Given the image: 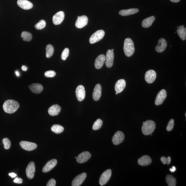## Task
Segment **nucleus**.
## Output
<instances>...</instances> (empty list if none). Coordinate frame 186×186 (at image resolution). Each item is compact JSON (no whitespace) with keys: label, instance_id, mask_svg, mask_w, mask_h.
<instances>
[{"label":"nucleus","instance_id":"1","mask_svg":"<svg viewBox=\"0 0 186 186\" xmlns=\"http://www.w3.org/2000/svg\"><path fill=\"white\" fill-rule=\"evenodd\" d=\"M19 103L13 100L6 101L3 105L4 110L6 113L12 114L16 112L19 107Z\"/></svg>","mask_w":186,"mask_h":186},{"label":"nucleus","instance_id":"2","mask_svg":"<svg viewBox=\"0 0 186 186\" xmlns=\"http://www.w3.org/2000/svg\"><path fill=\"white\" fill-rule=\"evenodd\" d=\"M143 124L142 131L145 135L148 136L153 133L156 127L155 123L153 121L148 120L143 122Z\"/></svg>","mask_w":186,"mask_h":186},{"label":"nucleus","instance_id":"3","mask_svg":"<svg viewBox=\"0 0 186 186\" xmlns=\"http://www.w3.org/2000/svg\"><path fill=\"white\" fill-rule=\"evenodd\" d=\"M124 50L125 55L127 57L133 56L135 51V48L133 40L130 38L125 39L124 44Z\"/></svg>","mask_w":186,"mask_h":186},{"label":"nucleus","instance_id":"4","mask_svg":"<svg viewBox=\"0 0 186 186\" xmlns=\"http://www.w3.org/2000/svg\"><path fill=\"white\" fill-rule=\"evenodd\" d=\"M104 35L105 32L104 30H100L96 31L90 38V43L93 44L100 41L104 37Z\"/></svg>","mask_w":186,"mask_h":186},{"label":"nucleus","instance_id":"5","mask_svg":"<svg viewBox=\"0 0 186 186\" xmlns=\"http://www.w3.org/2000/svg\"><path fill=\"white\" fill-rule=\"evenodd\" d=\"M112 175L111 170L109 169L106 170L101 176L99 179V183L101 185L103 186L106 184L110 179Z\"/></svg>","mask_w":186,"mask_h":186},{"label":"nucleus","instance_id":"6","mask_svg":"<svg viewBox=\"0 0 186 186\" xmlns=\"http://www.w3.org/2000/svg\"><path fill=\"white\" fill-rule=\"evenodd\" d=\"M19 144L22 149L27 151L33 150L37 147V145L36 143L26 141H21Z\"/></svg>","mask_w":186,"mask_h":186},{"label":"nucleus","instance_id":"7","mask_svg":"<svg viewBox=\"0 0 186 186\" xmlns=\"http://www.w3.org/2000/svg\"><path fill=\"white\" fill-rule=\"evenodd\" d=\"M76 97L79 102L83 100L86 96V91L84 86L80 85L78 86L76 90Z\"/></svg>","mask_w":186,"mask_h":186},{"label":"nucleus","instance_id":"8","mask_svg":"<svg viewBox=\"0 0 186 186\" xmlns=\"http://www.w3.org/2000/svg\"><path fill=\"white\" fill-rule=\"evenodd\" d=\"M167 96V91L165 89H162L158 93L157 95L155 104L156 106H159L163 104Z\"/></svg>","mask_w":186,"mask_h":186},{"label":"nucleus","instance_id":"9","mask_svg":"<svg viewBox=\"0 0 186 186\" xmlns=\"http://www.w3.org/2000/svg\"><path fill=\"white\" fill-rule=\"evenodd\" d=\"M114 54L113 51L111 49L107 51L106 57V66L107 68H110L113 64Z\"/></svg>","mask_w":186,"mask_h":186},{"label":"nucleus","instance_id":"10","mask_svg":"<svg viewBox=\"0 0 186 186\" xmlns=\"http://www.w3.org/2000/svg\"><path fill=\"white\" fill-rule=\"evenodd\" d=\"M87 176V173L85 172L78 175L73 180L72 182V186H79L82 185L86 179Z\"/></svg>","mask_w":186,"mask_h":186},{"label":"nucleus","instance_id":"11","mask_svg":"<svg viewBox=\"0 0 186 186\" xmlns=\"http://www.w3.org/2000/svg\"><path fill=\"white\" fill-rule=\"evenodd\" d=\"M124 134L122 132L118 131L116 132L112 138V142L115 145H119L124 141Z\"/></svg>","mask_w":186,"mask_h":186},{"label":"nucleus","instance_id":"12","mask_svg":"<svg viewBox=\"0 0 186 186\" xmlns=\"http://www.w3.org/2000/svg\"><path fill=\"white\" fill-rule=\"evenodd\" d=\"M26 174L27 178L32 179L34 177L35 172V165L33 162H31L27 167L26 170Z\"/></svg>","mask_w":186,"mask_h":186},{"label":"nucleus","instance_id":"13","mask_svg":"<svg viewBox=\"0 0 186 186\" xmlns=\"http://www.w3.org/2000/svg\"><path fill=\"white\" fill-rule=\"evenodd\" d=\"M88 19L86 16L83 15L78 18L76 21L75 26L78 28H82L86 26L88 24Z\"/></svg>","mask_w":186,"mask_h":186},{"label":"nucleus","instance_id":"14","mask_svg":"<svg viewBox=\"0 0 186 186\" xmlns=\"http://www.w3.org/2000/svg\"><path fill=\"white\" fill-rule=\"evenodd\" d=\"M91 154L88 151L82 152L78 156L76 161L79 163H83L86 162L91 157Z\"/></svg>","mask_w":186,"mask_h":186},{"label":"nucleus","instance_id":"15","mask_svg":"<svg viewBox=\"0 0 186 186\" xmlns=\"http://www.w3.org/2000/svg\"><path fill=\"white\" fill-rule=\"evenodd\" d=\"M156 74L155 71L150 70L147 71L145 75V79L148 84L153 83L156 79Z\"/></svg>","mask_w":186,"mask_h":186},{"label":"nucleus","instance_id":"16","mask_svg":"<svg viewBox=\"0 0 186 186\" xmlns=\"http://www.w3.org/2000/svg\"><path fill=\"white\" fill-rule=\"evenodd\" d=\"M64 13L62 11L57 12L53 16V21L55 25H58L61 24L64 19Z\"/></svg>","mask_w":186,"mask_h":186},{"label":"nucleus","instance_id":"17","mask_svg":"<svg viewBox=\"0 0 186 186\" xmlns=\"http://www.w3.org/2000/svg\"><path fill=\"white\" fill-rule=\"evenodd\" d=\"M167 46V42L165 40L161 38L159 39L157 45L156 47V50L157 52L161 53L164 51Z\"/></svg>","mask_w":186,"mask_h":186},{"label":"nucleus","instance_id":"18","mask_svg":"<svg viewBox=\"0 0 186 186\" xmlns=\"http://www.w3.org/2000/svg\"><path fill=\"white\" fill-rule=\"evenodd\" d=\"M57 163V161L56 159L50 160L45 165L42 169V172L44 173H47L51 171L54 167L56 165Z\"/></svg>","mask_w":186,"mask_h":186},{"label":"nucleus","instance_id":"19","mask_svg":"<svg viewBox=\"0 0 186 186\" xmlns=\"http://www.w3.org/2000/svg\"><path fill=\"white\" fill-rule=\"evenodd\" d=\"M17 4L19 7L24 10H30L33 7V4L27 0H18Z\"/></svg>","mask_w":186,"mask_h":186},{"label":"nucleus","instance_id":"20","mask_svg":"<svg viewBox=\"0 0 186 186\" xmlns=\"http://www.w3.org/2000/svg\"><path fill=\"white\" fill-rule=\"evenodd\" d=\"M102 93V88L101 86L99 84H97L96 85L94 88L93 93V99L95 101H98L100 99L101 97Z\"/></svg>","mask_w":186,"mask_h":186},{"label":"nucleus","instance_id":"21","mask_svg":"<svg viewBox=\"0 0 186 186\" xmlns=\"http://www.w3.org/2000/svg\"><path fill=\"white\" fill-rule=\"evenodd\" d=\"M126 87V82L124 79H121L118 81L115 85V90L116 92L120 93L124 90Z\"/></svg>","mask_w":186,"mask_h":186},{"label":"nucleus","instance_id":"22","mask_svg":"<svg viewBox=\"0 0 186 186\" xmlns=\"http://www.w3.org/2000/svg\"><path fill=\"white\" fill-rule=\"evenodd\" d=\"M152 161L151 159L149 156L145 155L139 159L138 163L139 165L142 166H146L150 165Z\"/></svg>","mask_w":186,"mask_h":186},{"label":"nucleus","instance_id":"23","mask_svg":"<svg viewBox=\"0 0 186 186\" xmlns=\"http://www.w3.org/2000/svg\"><path fill=\"white\" fill-rule=\"evenodd\" d=\"M106 56L102 54L96 58L95 62V68L99 69L102 68L105 61H106Z\"/></svg>","mask_w":186,"mask_h":186},{"label":"nucleus","instance_id":"24","mask_svg":"<svg viewBox=\"0 0 186 186\" xmlns=\"http://www.w3.org/2000/svg\"><path fill=\"white\" fill-rule=\"evenodd\" d=\"M32 92L35 94H39L43 90V87L41 84L34 83L28 87Z\"/></svg>","mask_w":186,"mask_h":186},{"label":"nucleus","instance_id":"25","mask_svg":"<svg viewBox=\"0 0 186 186\" xmlns=\"http://www.w3.org/2000/svg\"><path fill=\"white\" fill-rule=\"evenodd\" d=\"M61 107L57 104H54L49 107L48 110V113L51 116H57L60 113Z\"/></svg>","mask_w":186,"mask_h":186},{"label":"nucleus","instance_id":"26","mask_svg":"<svg viewBox=\"0 0 186 186\" xmlns=\"http://www.w3.org/2000/svg\"><path fill=\"white\" fill-rule=\"evenodd\" d=\"M139 10L137 8H131L128 10H121L119 11V14L122 16H127L135 14L139 12Z\"/></svg>","mask_w":186,"mask_h":186},{"label":"nucleus","instance_id":"27","mask_svg":"<svg viewBox=\"0 0 186 186\" xmlns=\"http://www.w3.org/2000/svg\"><path fill=\"white\" fill-rule=\"evenodd\" d=\"M155 16H152L146 18L143 20L142 22V26L143 28H148L151 26L152 24L155 21Z\"/></svg>","mask_w":186,"mask_h":186},{"label":"nucleus","instance_id":"28","mask_svg":"<svg viewBox=\"0 0 186 186\" xmlns=\"http://www.w3.org/2000/svg\"><path fill=\"white\" fill-rule=\"evenodd\" d=\"M177 33L179 37L183 40L186 39V29L184 25H181L179 27L177 30Z\"/></svg>","mask_w":186,"mask_h":186},{"label":"nucleus","instance_id":"29","mask_svg":"<svg viewBox=\"0 0 186 186\" xmlns=\"http://www.w3.org/2000/svg\"><path fill=\"white\" fill-rule=\"evenodd\" d=\"M176 179L171 175H167L166 177V181L169 186H176Z\"/></svg>","mask_w":186,"mask_h":186},{"label":"nucleus","instance_id":"30","mask_svg":"<svg viewBox=\"0 0 186 186\" xmlns=\"http://www.w3.org/2000/svg\"><path fill=\"white\" fill-rule=\"evenodd\" d=\"M51 130L56 134H60L64 131V127L59 124H55L51 127Z\"/></svg>","mask_w":186,"mask_h":186},{"label":"nucleus","instance_id":"31","mask_svg":"<svg viewBox=\"0 0 186 186\" xmlns=\"http://www.w3.org/2000/svg\"><path fill=\"white\" fill-rule=\"evenodd\" d=\"M54 48L52 45L49 44L46 47V56L47 58H50L53 54Z\"/></svg>","mask_w":186,"mask_h":186},{"label":"nucleus","instance_id":"32","mask_svg":"<svg viewBox=\"0 0 186 186\" xmlns=\"http://www.w3.org/2000/svg\"><path fill=\"white\" fill-rule=\"evenodd\" d=\"M21 37L24 41H30L32 39V35L30 32L27 31H23L21 33Z\"/></svg>","mask_w":186,"mask_h":186},{"label":"nucleus","instance_id":"33","mask_svg":"<svg viewBox=\"0 0 186 186\" xmlns=\"http://www.w3.org/2000/svg\"><path fill=\"white\" fill-rule=\"evenodd\" d=\"M102 121L98 119L96 120L95 123H94L93 127V129L94 130H97L99 129L101 127H102Z\"/></svg>","mask_w":186,"mask_h":186},{"label":"nucleus","instance_id":"34","mask_svg":"<svg viewBox=\"0 0 186 186\" xmlns=\"http://www.w3.org/2000/svg\"><path fill=\"white\" fill-rule=\"evenodd\" d=\"M46 24V21L44 20H41L36 24L35 28L37 30H41L45 27Z\"/></svg>","mask_w":186,"mask_h":186},{"label":"nucleus","instance_id":"35","mask_svg":"<svg viewBox=\"0 0 186 186\" xmlns=\"http://www.w3.org/2000/svg\"><path fill=\"white\" fill-rule=\"evenodd\" d=\"M4 149L8 150L11 147V142L8 138H4L2 140Z\"/></svg>","mask_w":186,"mask_h":186},{"label":"nucleus","instance_id":"36","mask_svg":"<svg viewBox=\"0 0 186 186\" xmlns=\"http://www.w3.org/2000/svg\"><path fill=\"white\" fill-rule=\"evenodd\" d=\"M69 50L68 48H65L63 51L61 55V58L62 60H66L69 56Z\"/></svg>","mask_w":186,"mask_h":186},{"label":"nucleus","instance_id":"37","mask_svg":"<svg viewBox=\"0 0 186 186\" xmlns=\"http://www.w3.org/2000/svg\"><path fill=\"white\" fill-rule=\"evenodd\" d=\"M171 158L170 156H168L167 158H166L165 156H162L161 158V160L164 165L167 164L168 165L171 163Z\"/></svg>","mask_w":186,"mask_h":186},{"label":"nucleus","instance_id":"38","mask_svg":"<svg viewBox=\"0 0 186 186\" xmlns=\"http://www.w3.org/2000/svg\"><path fill=\"white\" fill-rule=\"evenodd\" d=\"M174 126V120L173 119L170 120L168 124L166 129L168 131H170L173 130Z\"/></svg>","mask_w":186,"mask_h":186},{"label":"nucleus","instance_id":"39","mask_svg":"<svg viewBox=\"0 0 186 186\" xmlns=\"http://www.w3.org/2000/svg\"><path fill=\"white\" fill-rule=\"evenodd\" d=\"M56 75L55 72L53 70L47 71L44 73V76L47 78H53L55 77Z\"/></svg>","mask_w":186,"mask_h":186},{"label":"nucleus","instance_id":"40","mask_svg":"<svg viewBox=\"0 0 186 186\" xmlns=\"http://www.w3.org/2000/svg\"><path fill=\"white\" fill-rule=\"evenodd\" d=\"M56 181L54 179H51L49 180L47 184V186H55Z\"/></svg>","mask_w":186,"mask_h":186},{"label":"nucleus","instance_id":"41","mask_svg":"<svg viewBox=\"0 0 186 186\" xmlns=\"http://www.w3.org/2000/svg\"><path fill=\"white\" fill-rule=\"evenodd\" d=\"M22 179L21 178L17 177L13 180V182L17 184H21L22 183Z\"/></svg>","mask_w":186,"mask_h":186},{"label":"nucleus","instance_id":"42","mask_svg":"<svg viewBox=\"0 0 186 186\" xmlns=\"http://www.w3.org/2000/svg\"><path fill=\"white\" fill-rule=\"evenodd\" d=\"M9 175L12 178H14L17 176V175L14 173H10L9 174Z\"/></svg>","mask_w":186,"mask_h":186},{"label":"nucleus","instance_id":"43","mask_svg":"<svg viewBox=\"0 0 186 186\" xmlns=\"http://www.w3.org/2000/svg\"><path fill=\"white\" fill-rule=\"evenodd\" d=\"M176 167H175L173 166L172 167V168H170V171L171 172H174L176 171Z\"/></svg>","mask_w":186,"mask_h":186},{"label":"nucleus","instance_id":"44","mask_svg":"<svg viewBox=\"0 0 186 186\" xmlns=\"http://www.w3.org/2000/svg\"><path fill=\"white\" fill-rule=\"evenodd\" d=\"M21 69H22V70L25 71H27V69H28V68L25 66H22V67Z\"/></svg>","mask_w":186,"mask_h":186},{"label":"nucleus","instance_id":"45","mask_svg":"<svg viewBox=\"0 0 186 186\" xmlns=\"http://www.w3.org/2000/svg\"><path fill=\"white\" fill-rule=\"evenodd\" d=\"M170 1H171L173 3H178L179 1H180V0H170Z\"/></svg>","mask_w":186,"mask_h":186},{"label":"nucleus","instance_id":"46","mask_svg":"<svg viewBox=\"0 0 186 186\" xmlns=\"http://www.w3.org/2000/svg\"><path fill=\"white\" fill-rule=\"evenodd\" d=\"M16 75L19 77V73L18 71L16 72Z\"/></svg>","mask_w":186,"mask_h":186},{"label":"nucleus","instance_id":"47","mask_svg":"<svg viewBox=\"0 0 186 186\" xmlns=\"http://www.w3.org/2000/svg\"><path fill=\"white\" fill-rule=\"evenodd\" d=\"M118 93H117V92H116V95H118Z\"/></svg>","mask_w":186,"mask_h":186},{"label":"nucleus","instance_id":"48","mask_svg":"<svg viewBox=\"0 0 186 186\" xmlns=\"http://www.w3.org/2000/svg\"><path fill=\"white\" fill-rule=\"evenodd\" d=\"M111 50H112V51H113L114 50H113V49H111Z\"/></svg>","mask_w":186,"mask_h":186},{"label":"nucleus","instance_id":"49","mask_svg":"<svg viewBox=\"0 0 186 186\" xmlns=\"http://www.w3.org/2000/svg\"><path fill=\"white\" fill-rule=\"evenodd\" d=\"M79 17H80V16H78L77 17V18H79Z\"/></svg>","mask_w":186,"mask_h":186},{"label":"nucleus","instance_id":"50","mask_svg":"<svg viewBox=\"0 0 186 186\" xmlns=\"http://www.w3.org/2000/svg\"><path fill=\"white\" fill-rule=\"evenodd\" d=\"M75 158L76 159V158H77V157H75Z\"/></svg>","mask_w":186,"mask_h":186}]
</instances>
